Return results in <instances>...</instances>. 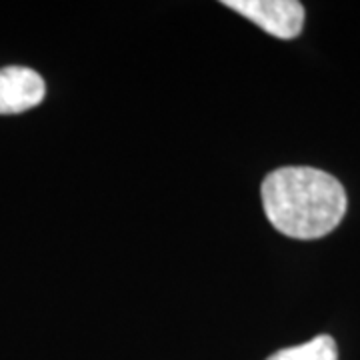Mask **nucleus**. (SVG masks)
I'll list each match as a JSON object with an SVG mask.
<instances>
[{
  "label": "nucleus",
  "instance_id": "7ed1b4c3",
  "mask_svg": "<svg viewBox=\"0 0 360 360\" xmlns=\"http://www.w3.org/2000/svg\"><path fill=\"white\" fill-rule=\"evenodd\" d=\"M46 84L37 70L26 66L0 68V115H20L44 101Z\"/></svg>",
  "mask_w": 360,
  "mask_h": 360
},
{
  "label": "nucleus",
  "instance_id": "20e7f679",
  "mask_svg": "<svg viewBox=\"0 0 360 360\" xmlns=\"http://www.w3.org/2000/svg\"><path fill=\"white\" fill-rule=\"evenodd\" d=\"M266 360H338V348L330 335H319L298 347L283 348Z\"/></svg>",
  "mask_w": 360,
  "mask_h": 360
},
{
  "label": "nucleus",
  "instance_id": "f03ea898",
  "mask_svg": "<svg viewBox=\"0 0 360 360\" xmlns=\"http://www.w3.org/2000/svg\"><path fill=\"white\" fill-rule=\"evenodd\" d=\"M222 4L243 14L274 39L292 40L302 32L304 6L296 0H224Z\"/></svg>",
  "mask_w": 360,
  "mask_h": 360
},
{
  "label": "nucleus",
  "instance_id": "f257e3e1",
  "mask_svg": "<svg viewBox=\"0 0 360 360\" xmlns=\"http://www.w3.org/2000/svg\"><path fill=\"white\" fill-rule=\"evenodd\" d=\"M260 194L270 224L284 236L298 240L330 234L347 214L345 186L319 168H276L262 180Z\"/></svg>",
  "mask_w": 360,
  "mask_h": 360
}]
</instances>
